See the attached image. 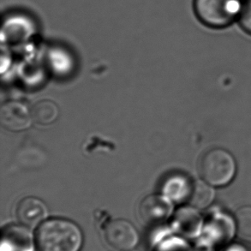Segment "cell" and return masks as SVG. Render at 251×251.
Returning <instances> with one entry per match:
<instances>
[{
    "instance_id": "obj_13",
    "label": "cell",
    "mask_w": 251,
    "mask_h": 251,
    "mask_svg": "<svg viewBox=\"0 0 251 251\" xmlns=\"http://www.w3.org/2000/svg\"><path fill=\"white\" fill-rule=\"evenodd\" d=\"M235 223L238 234L243 238H251V207L245 206L235 214Z\"/></svg>"
},
{
    "instance_id": "obj_11",
    "label": "cell",
    "mask_w": 251,
    "mask_h": 251,
    "mask_svg": "<svg viewBox=\"0 0 251 251\" xmlns=\"http://www.w3.org/2000/svg\"><path fill=\"white\" fill-rule=\"evenodd\" d=\"M214 191L210 184L205 181L196 180L193 182L188 202L197 209H203L208 207L214 201Z\"/></svg>"
},
{
    "instance_id": "obj_4",
    "label": "cell",
    "mask_w": 251,
    "mask_h": 251,
    "mask_svg": "<svg viewBox=\"0 0 251 251\" xmlns=\"http://www.w3.org/2000/svg\"><path fill=\"white\" fill-rule=\"evenodd\" d=\"M104 238L110 247L119 251H132L139 242L135 226L123 219L110 221L105 226Z\"/></svg>"
},
{
    "instance_id": "obj_10",
    "label": "cell",
    "mask_w": 251,
    "mask_h": 251,
    "mask_svg": "<svg viewBox=\"0 0 251 251\" xmlns=\"http://www.w3.org/2000/svg\"><path fill=\"white\" fill-rule=\"evenodd\" d=\"M193 182L183 175H174L164 183L163 195L168 197L171 201H181L186 200L190 197L192 190Z\"/></svg>"
},
{
    "instance_id": "obj_1",
    "label": "cell",
    "mask_w": 251,
    "mask_h": 251,
    "mask_svg": "<svg viewBox=\"0 0 251 251\" xmlns=\"http://www.w3.org/2000/svg\"><path fill=\"white\" fill-rule=\"evenodd\" d=\"M82 231L73 221L53 218L37 228L34 242L38 251H79L82 247Z\"/></svg>"
},
{
    "instance_id": "obj_5",
    "label": "cell",
    "mask_w": 251,
    "mask_h": 251,
    "mask_svg": "<svg viewBox=\"0 0 251 251\" xmlns=\"http://www.w3.org/2000/svg\"><path fill=\"white\" fill-rule=\"evenodd\" d=\"M172 201L165 195L144 197L138 207V215L143 225L158 226L167 222L173 214Z\"/></svg>"
},
{
    "instance_id": "obj_14",
    "label": "cell",
    "mask_w": 251,
    "mask_h": 251,
    "mask_svg": "<svg viewBox=\"0 0 251 251\" xmlns=\"http://www.w3.org/2000/svg\"><path fill=\"white\" fill-rule=\"evenodd\" d=\"M153 251H190V250L182 239L173 238L159 243Z\"/></svg>"
},
{
    "instance_id": "obj_15",
    "label": "cell",
    "mask_w": 251,
    "mask_h": 251,
    "mask_svg": "<svg viewBox=\"0 0 251 251\" xmlns=\"http://www.w3.org/2000/svg\"><path fill=\"white\" fill-rule=\"evenodd\" d=\"M238 23L244 31L251 35V0H244Z\"/></svg>"
},
{
    "instance_id": "obj_9",
    "label": "cell",
    "mask_w": 251,
    "mask_h": 251,
    "mask_svg": "<svg viewBox=\"0 0 251 251\" xmlns=\"http://www.w3.org/2000/svg\"><path fill=\"white\" fill-rule=\"evenodd\" d=\"M183 207L174 214L173 226L178 233L186 237H193L197 234L201 226L200 217L197 212Z\"/></svg>"
},
{
    "instance_id": "obj_7",
    "label": "cell",
    "mask_w": 251,
    "mask_h": 251,
    "mask_svg": "<svg viewBox=\"0 0 251 251\" xmlns=\"http://www.w3.org/2000/svg\"><path fill=\"white\" fill-rule=\"evenodd\" d=\"M16 215L21 225L29 229L38 228L48 220V208L37 197H26L17 205Z\"/></svg>"
},
{
    "instance_id": "obj_6",
    "label": "cell",
    "mask_w": 251,
    "mask_h": 251,
    "mask_svg": "<svg viewBox=\"0 0 251 251\" xmlns=\"http://www.w3.org/2000/svg\"><path fill=\"white\" fill-rule=\"evenodd\" d=\"M34 121L32 111L20 101L5 102L0 110V122L10 131H23L28 129Z\"/></svg>"
},
{
    "instance_id": "obj_2",
    "label": "cell",
    "mask_w": 251,
    "mask_h": 251,
    "mask_svg": "<svg viewBox=\"0 0 251 251\" xmlns=\"http://www.w3.org/2000/svg\"><path fill=\"white\" fill-rule=\"evenodd\" d=\"M244 0H194V11L207 27L221 29L238 22Z\"/></svg>"
},
{
    "instance_id": "obj_3",
    "label": "cell",
    "mask_w": 251,
    "mask_h": 251,
    "mask_svg": "<svg viewBox=\"0 0 251 251\" xmlns=\"http://www.w3.org/2000/svg\"><path fill=\"white\" fill-rule=\"evenodd\" d=\"M199 173L202 180L211 186H226L234 179L237 163L227 150L212 149L201 158Z\"/></svg>"
},
{
    "instance_id": "obj_8",
    "label": "cell",
    "mask_w": 251,
    "mask_h": 251,
    "mask_svg": "<svg viewBox=\"0 0 251 251\" xmlns=\"http://www.w3.org/2000/svg\"><path fill=\"white\" fill-rule=\"evenodd\" d=\"M34 238L29 228L21 226H8L2 231L1 251H34Z\"/></svg>"
},
{
    "instance_id": "obj_12",
    "label": "cell",
    "mask_w": 251,
    "mask_h": 251,
    "mask_svg": "<svg viewBox=\"0 0 251 251\" xmlns=\"http://www.w3.org/2000/svg\"><path fill=\"white\" fill-rule=\"evenodd\" d=\"M59 115V111L54 102L48 100H41L35 104L32 110L34 122L41 126H49L54 123Z\"/></svg>"
}]
</instances>
